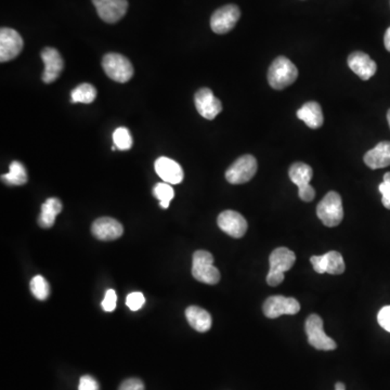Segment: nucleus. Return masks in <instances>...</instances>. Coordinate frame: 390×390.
Listing matches in <instances>:
<instances>
[{
	"instance_id": "1",
	"label": "nucleus",
	"mask_w": 390,
	"mask_h": 390,
	"mask_svg": "<svg viewBox=\"0 0 390 390\" xmlns=\"http://www.w3.org/2000/svg\"><path fill=\"white\" fill-rule=\"evenodd\" d=\"M297 78H299V70L287 57H276L269 67L268 82L274 89H284L293 84Z\"/></svg>"
},
{
	"instance_id": "2",
	"label": "nucleus",
	"mask_w": 390,
	"mask_h": 390,
	"mask_svg": "<svg viewBox=\"0 0 390 390\" xmlns=\"http://www.w3.org/2000/svg\"><path fill=\"white\" fill-rule=\"evenodd\" d=\"M296 256L294 251L286 247H278L271 253L269 257L268 276L267 283L270 286H278L284 281V274L295 264Z\"/></svg>"
},
{
	"instance_id": "3",
	"label": "nucleus",
	"mask_w": 390,
	"mask_h": 390,
	"mask_svg": "<svg viewBox=\"0 0 390 390\" xmlns=\"http://www.w3.org/2000/svg\"><path fill=\"white\" fill-rule=\"evenodd\" d=\"M192 276L202 283L214 285L220 280V272L214 266V256L207 251H197L193 254Z\"/></svg>"
},
{
	"instance_id": "4",
	"label": "nucleus",
	"mask_w": 390,
	"mask_h": 390,
	"mask_svg": "<svg viewBox=\"0 0 390 390\" xmlns=\"http://www.w3.org/2000/svg\"><path fill=\"white\" fill-rule=\"evenodd\" d=\"M317 215L322 224L330 228L341 224L344 218L341 195L335 191L328 192L317 206Z\"/></svg>"
},
{
	"instance_id": "5",
	"label": "nucleus",
	"mask_w": 390,
	"mask_h": 390,
	"mask_svg": "<svg viewBox=\"0 0 390 390\" xmlns=\"http://www.w3.org/2000/svg\"><path fill=\"white\" fill-rule=\"evenodd\" d=\"M103 70L111 80L127 82L134 76V67L126 57L120 53H107L103 57Z\"/></svg>"
},
{
	"instance_id": "6",
	"label": "nucleus",
	"mask_w": 390,
	"mask_h": 390,
	"mask_svg": "<svg viewBox=\"0 0 390 390\" xmlns=\"http://www.w3.org/2000/svg\"><path fill=\"white\" fill-rule=\"evenodd\" d=\"M308 343L318 351H330L336 349V343L326 335L323 330V320L318 314H311L305 324Z\"/></svg>"
},
{
	"instance_id": "7",
	"label": "nucleus",
	"mask_w": 390,
	"mask_h": 390,
	"mask_svg": "<svg viewBox=\"0 0 390 390\" xmlns=\"http://www.w3.org/2000/svg\"><path fill=\"white\" fill-rule=\"evenodd\" d=\"M257 161L253 155L247 154L239 157L229 167L226 172L227 181L231 184H242L249 182L257 172Z\"/></svg>"
},
{
	"instance_id": "8",
	"label": "nucleus",
	"mask_w": 390,
	"mask_h": 390,
	"mask_svg": "<svg viewBox=\"0 0 390 390\" xmlns=\"http://www.w3.org/2000/svg\"><path fill=\"white\" fill-rule=\"evenodd\" d=\"M312 174V168L305 163H295L288 170L290 179L299 186V195L303 202H311L316 197V191L310 186Z\"/></svg>"
},
{
	"instance_id": "9",
	"label": "nucleus",
	"mask_w": 390,
	"mask_h": 390,
	"mask_svg": "<svg viewBox=\"0 0 390 390\" xmlns=\"http://www.w3.org/2000/svg\"><path fill=\"white\" fill-rule=\"evenodd\" d=\"M241 18V11L236 5H227L219 8L211 18V28L216 34H227L233 30Z\"/></svg>"
},
{
	"instance_id": "10",
	"label": "nucleus",
	"mask_w": 390,
	"mask_h": 390,
	"mask_svg": "<svg viewBox=\"0 0 390 390\" xmlns=\"http://www.w3.org/2000/svg\"><path fill=\"white\" fill-rule=\"evenodd\" d=\"M264 314L269 319H276L284 314L293 316L301 310V303L292 297H284V296H271L265 301Z\"/></svg>"
},
{
	"instance_id": "11",
	"label": "nucleus",
	"mask_w": 390,
	"mask_h": 390,
	"mask_svg": "<svg viewBox=\"0 0 390 390\" xmlns=\"http://www.w3.org/2000/svg\"><path fill=\"white\" fill-rule=\"evenodd\" d=\"M23 49V39L17 30L3 28L0 30V61L8 62L20 55Z\"/></svg>"
},
{
	"instance_id": "12",
	"label": "nucleus",
	"mask_w": 390,
	"mask_h": 390,
	"mask_svg": "<svg viewBox=\"0 0 390 390\" xmlns=\"http://www.w3.org/2000/svg\"><path fill=\"white\" fill-rule=\"evenodd\" d=\"M194 103L197 112L206 120H214L222 111V101L215 97L209 88H201L194 96Z\"/></svg>"
},
{
	"instance_id": "13",
	"label": "nucleus",
	"mask_w": 390,
	"mask_h": 390,
	"mask_svg": "<svg viewBox=\"0 0 390 390\" xmlns=\"http://www.w3.org/2000/svg\"><path fill=\"white\" fill-rule=\"evenodd\" d=\"M310 261L313 269L319 274H328L338 276L345 272V263L343 256L338 251H332L321 256H312Z\"/></svg>"
},
{
	"instance_id": "14",
	"label": "nucleus",
	"mask_w": 390,
	"mask_h": 390,
	"mask_svg": "<svg viewBox=\"0 0 390 390\" xmlns=\"http://www.w3.org/2000/svg\"><path fill=\"white\" fill-rule=\"evenodd\" d=\"M219 228L228 236L240 239L247 231V222L240 213L234 211H224L217 219Z\"/></svg>"
},
{
	"instance_id": "15",
	"label": "nucleus",
	"mask_w": 390,
	"mask_h": 390,
	"mask_svg": "<svg viewBox=\"0 0 390 390\" xmlns=\"http://www.w3.org/2000/svg\"><path fill=\"white\" fill-rule=\"evenodd\" d=\"M92 3L100 18L111 24L120 21L128 9L127 0H92Z\"/></svg>"
},
{
	"instance_id": "16",
	"label": "nucleus",
	"mask_w": 390,
	"mask_h": 390,
	"mask_svg": "<svg viewBox=\"0 0 390 390\" xmlns=\"http://www.w3.org/2000/svg\"><path fill=\"white\" fill-rule=\"evenodd\" d=\"M42 59L45 64V70L42 73V82L51 84L59 78L64 69L62 57L55 48L47 47L42 49Z\"/></svg>"
},
{
	"instance_id": "17",
	"label": "nucleus",
	"mask_w": 390,
	"mask_h": 390,
	"mask_svg": "<svg viewBox=\"0 0 390 390\" xmlns=\"http://www.w3.org/2000/svg\"><path fill=\"white\" fill-rule=\"evenodd\" d=\"M91 232L101 241H114L120 239L124 232L122 224L111 217H101L91 226Z\"/></svg>"
},
{
	"instance_id": "18",
	"label": "nucleus",
	"mask_w": 390,
	"mask_h": 390,
	"mask_svg": "<svg viewBox=\"0 0 390 390\" xmlns=\"http://www.w3.org/2000/svg\"><path fill=\"white\" fill-rule=\"evenodd\" d=\"M155 172L163 181L169 184H181L184 180V170L178 163L168 157H159L155 162Z\"/></svg>"
},
{
	"instance_id": "19",
	"label": "nucleus",
	"mask_w": 390,
	"mask_h": 390,
	"mask_svg": "<svg viewBox=\"0 0 390 390\" xmlns=\"http://www.w3.org/2000/svg\"><path fill=\"white\" fill-rule=\"evenodd\" d=\"M348 67L362 80H370L378 70V65L371 59L370 55L362 51H355L348 57Z\"/></svg>"
},
{
	"instance_id": "20",
	"label": "nucleus",
	"mask_w": 390,
	"mask_h": 390,
	"mask_svg": "<svg viewBox=\"0 0 390 390\" xmlns=\"http://www.w3.org/2000/svg\"><path fill=\"white\" fill-rule=\"evenodd\" d=\"M363 161L371 169L390 166V141L380 142L374 149L366 152Z\"/></svg>"
},
{
	"instance_id": "21",
	"label": "nucleus",
	"mask_w": 390,
	"mask_h": 390,
	"mask_svg": "<svg viewBox=\"0 0 390 390\" xmlns=\"http://www.w3.org/2000/svg\"><path fill=\"white\" fill-rule=\"evenodd\" d=\"M297 117L312 130H318L323 125V113L318 103H307L297 111Z\"/></svg>"
},
{
	"instance_id": "22",
	"label": "nucleus",
	"mask_w": 390,
	"mask_h": 390,
	"mask_svg": "<svg viewBox=\"0 0 390 390\" xmlns=\"http://www.w3.org/2000/svg\"><path fill=\"white\" fill-rule=\"evenodd\" d=\"M186 318L191 328L197 332L205 333L207 330H211L213 319L204 309L197 306H190L186 310Z\"/></svg>"
},
{
	"instance_id": "23",
	"label": "nucleus",
	"mask_w": 390,
	"mask_h": 390,
	"mask_svg": "<svg viewBox=\"0 0 390 390\" xmlns=\"http://www.w3.org/2000/svg\"><path fill=\"white\" fill-rule=\"evenodd\" d=\"M62 211V203L57 197H50L42 205V213L38 224L42 228H51L55 224V217Z\"/></svg>"
},
{
	"instance_id": "24",
	"label": "nucleus",
	"mask_w": 390,
	"mask_h": 390,
	"mask_svg": "<svg viewBox=\"0 0 390 390\" xmlns=\"http://www.w3.org/2000/svg\"><path fill=\"white\" fill-rule=\"evenodd\" d=\"M1 179L9 186H23L28 182L26 169L23 166L22 163L15 161V162L11 163L9 172L3 175Z\"/></svg>"
},
{
	"instance_id": "25",
	"label": "nucleus",
	"mask_w": 390,
	"mask_h": 390,
	"mask_svg": "<svg viewBox=\"0 0 390 390\" xmlns=\"http://www.w3.org/2000/svg\"><path fill=\"white\" fill-rule=\"evenodd\" d=\"M71 97H72L73 103L89 105L95 101L96 97H97V90L92 85L80 84L73 90Z\"/></svg>"
},
{
	"instance_id": "26",
	"label": "nucleus",
	"mask_w": 390,
	"mask_h": 390,
	"mask_svg": "<svg viewBox=\"0 0 390 390\" xmlns=\"http://www.w3.org/2000/svg\"><path fill=\"white\" fill-rule=\"evenodd\" d=\"M153 194L159 200V205L165 209H168L170 202L175 197L174 189L170 184H166V182L157 184L153 189Z\"/></svg>"
},
{
	"instance_id": "27",
	"label": "nucleus",
	"mask_w": 390,
	"mask_h": 390,
	"mask_svg": "<svg viewBox=\"0 0 390 390\" xmlns=\"http://www.w3.org/2000/svg\"><path fill=\"white\" fill-rule=\"evenodd\" d=\"M30 291L33 295L39 301H46L49 297L50 286L42 276H35L30 283Z\"/></svg>"
},
{
	"instance_id": "28",
	"label": "nucleus",
	"mask_w": 390,
	"mask_h": 390,
	"mask_svg": "<svg viewBox=\"0 0 390 390\" xmlns=\"http://www.w3.org/2000/svg\"><path fill=\"white\" fill-rule=\"evenodd\" d=\"M113 141H114L116 149L120 150V151H127V150L132 149V134L126 127H120L115 130L114 134H113Z\"/></svg>"
},
{
	"instance_id": "29",
	"label": "nucleus",
	"mask_w": 390,
	"mask_h": 390,
	"mask_svg": "<svg viewBox=\"0 0 390 390\" xmlns=\"http://www.w3.org/2000/svg\"><path fill=\"white\" fill-rule=\"evenodd\" d=\"M144 303H145V297L140 292H134L127 296L126 305L132 311L139 310L143 307Z\"/></svg>"
},
{
	"instance_id": "30",
	"label": "nucleus",
	"mask_w": 390,
	"mask_h": 390,
	"mask_svg": "<svg viewBox=\"0 0 390 390\" xmlns=\"http://www.w3.org/2000/svg\"><path fill=\"white\" fill-rule=\"evenodd\" d=\"M382 193V203L387 209H390V172H386L384 176V181L378 186Z\"/></svg>"
},
{
	"instance_id": "31",
	"label": "nucleus",
	"mask_w": 390,
	"mask_h": 390,
	"mask_svg": "<svg viewBox=\"0 0 390 390\" xmlns=\"http://www.w3.org/2000/svg\"><path fill=\"white\" fill-rule=\"evenodd\" d=\"M117 295L114 290H107L105 293V299L103 301V310L107 312H112L116 308Z\"/></svg>"
},
{
	"instance_id": "32",
	"label": "nucleus",
	"mask_w": 390,
	"mask_h": 390,
	"mask_svg": "<svg viewBox=\"0 0 390 390\" xmlns=\"http://www.w3.org/2000/svg\"><path fill=\"white\" fill-rule=\"evenodd\" d=\"M78 390H100L97 380L90 375H84L80 378Z\"/></svg>"
},
{
	"instance_id": "33",
	"label": "nucleus",
	"mask_w": 390,
	"mask_h": 390,
	"mask_svg": "<svg viewBox=\"0 0 390 390\" xmlns=\"http://www.w3.org/2000/svg\"><path fill=\"white\" fill-rule=\"evenodd\" d=\"M378 324L390 333V306L380 309L378 314Z\"/></svg>"
},
{
	"instance_id": "34",
	"label": "nucleus",
	"mask_w": 390,
	"mask_h": 390,
	"mask_svg": "<svg viewBox=\"0 0 390 390\" xmlns=\"http://www.w3.org/2000/svg\"><path fill=\"white\" fill-rule=\"evenodd\" d=\"M118 390H144V384L139 378H130L123 382Z\"/></svg>"
},
{
	"instance_id": "35",
	"label": "nucleus",
	"mask_w": 390,
	"mask_h": 390,
	"mask_svg": "<svg viewBox=\"0 0 390 390\" xmlns=\"http://www.w3.org/2000/svg\"><path fill=\"white\" fill-rule=\"evenodd\" d=\"M384 44L387 51L390 53V28H387L385 33V37H384Z\"/></svg>"
},
{
	"instance_id": "36",
	"label": "nucleus",
	"mask_w": 390,
	"mask_h": 390,
	"mask_svg": "<svg viewBox=\"0 0 390 390\" xmlns=\"http://www.w3.org/2000/svg\"><path fill=\"white\" fill-rule=\"evenodd\" d=\"M335 390H346L345 384L337 383L335 385Z\"/></svg>"
},
{
	"instance_id": "37",
	"label": "nucleus",
	"mask_w": 390,
	"mask_h": 390,
	"mask_svg": "<svg viewBox=\"0 0 390 390\" xmlns=\"http://www.w3.org/2000/svg\"><path fill=\"white\" fill-rule=\"evenodd\" d=\"M387 120H388V124H389V127H390V109L389 111H388L387 113Z\"/></svg>"
}]
</instances>
